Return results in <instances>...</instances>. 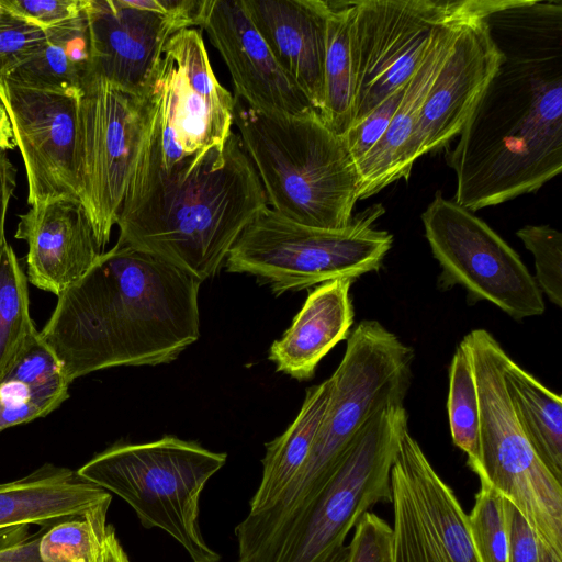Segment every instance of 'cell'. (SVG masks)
I'll list each match as a JSON object with an SVG mask.
<instances>
[{"mask_svg":"<svg viewBox=\"0 0 562 562\" xmlns=\"http://www.w3.org/2000/svg\"><path fill=\"white\" fill-rule=\"evenodd\" d=\"M486 19L503 59L446 154L452 200L472 212L562 170V1L510 0Z\"/></svg>","mask_w":562,"mask_h":562,"instance_id":"1","label":"cell"},{"mask_svg":"<svg viewBox=\"0 0 562 562\" xmlns=\"http://www.w3.org/2000/svg\"><path fill=\"white\" fill-rule=\"evenodd\" d=\"M201 283L115 244L57 296L40 334L70 383L108 368L169 363L200 337Z\"/></svg>","mask_w":562,"mask_h":562,"instance_id":"2","label":"cell"},{"mask_svg":"<svg viewBox=\"0 0 562 562\" xmlns=\"http://www.w3.org/2000/svg\"><path fill=\"white\" fill-rule=\"evenodd\" d=\"M266 206L238 134L171 175L133 169L116 222V244L150 254L203 282Z\"/></svg>","mask_w":562,"mask_h":562,"instance_id":"3","label":"cell"},{"mask_svg":"<svg viewBox=\"0 0 562 562\" xmlns=\"http://www.w3.org/2000/svg\"><path fill=\"white\" fill-rule=\"evenodd\" d=\"M413 359V349L378 321L358 324L330 376L329 405L305 463L271 507L248 514L240 524L254 548H277L370 416L384 405L404 402Z\"/></svg>","mask_w":562,"mask_h":562,"instance_id":"4","label":"cell"},{"mask_svg":"<svg viewBox=\"0 0 562 562\" xmlns=\"http://www.w3.org/2000/svg\"><path fill=\"white\" fill-rule=\"evenodd\" d=\"M233 124L270 209L312 227L349 224L358 201L357 167L344 136L328 128L315 109L268 115L234 97Z\"/></svg>","mask_w":562,"mask_h":562,"instance_id":"5","label":"cell"},{"mask_svg":"<svg viewBox=\"0 0 562 562\" xmlns=\"http://www.w3.org/2000/svg\"><path fill=\"white\" fill-rule=\"evenodd\" d=\"M226 453L172 436L142 443H117L94 456L78 475L124 499L145 528L175 538L193 562H218L200 531L199 508L206 482Z\"/></svg>","mask_w":562,"mask_h":562,"instance_id":"6","label":"cell"},{"mask_svg":"<svg viewBox=\"0 0 562 562\" xmlns=\"http://www.w3.org/2000/svg\"><path fill=\"white\" fill-rule=\"evenodd\" d=\"M384 213L382 204H373L346 227L326 229L299 224L266 206L234 243L226 271L251 274L276 295L335 279L355 281L379 270L393 245L392 234L373 226Z\"/></svg>","mask_w":562,"mask_h":562,"instance_id":"7","label":"cell"},{"mask_svg":"<svg viewBox=\"0 0 562 562\" xmlns=\"http://www.w3.org/2000/svg\"><path fill=\"white\" fill-rule=\"evenodd\" d=\"M468 344L480 402L479 461L472 470L525 518L537 538L562 555V482L527 439L503 374L505 350L485 329H473Z\"/></svg>","mask_w":562,"mask_h":562,"instance_id":"8","label":"cell"},{"mask_svg":"<svg viewBox=\"0 0 562 562\" xmlns=\"http://www.w3.org/2000/svg\"><path fill=\"white\" fill-rule=\"evenodd\" d=\"M404 402L374 412L297 516L273 562H324L374 505L391 503V469L408 428Z\"/></svg>","mask_w":562,"mask_h":562,"instance_id":"9","label":"cell"},{"mask_svg":"<svg viewBox=\"0 0 562 562\" xmlns=\"http://www.w3.org/2000/svg\"><path fill=\"white\" fill-rule=\"evenodd\" d=\"M509 1L352 0L350 49L356 83L352 124L407 83L436 29L487 15Z\"/></svg>","mask_w":562,"mask_h":562,"instance_id":"10","label":"cell"},{"mask_svg":"<svg viewBox=\"0 0 562 562\" xmlns=\"http://www.w3.org/2000/svg\"><path fill=\"white\" fill-rule=\"evenodd\" d=\"M149 110L134 95L90 75L82 86L76 151L78 199L102 251L116 225Z\"/></svg>","mask_w":562,"mask_h":562,"instance_id":"11","label":"cell"},{"mask_svg":"<svg viewBox=\"0 0 562 562\" xmlns=\"http://www.w3.org/2000/svg\"><path fill=\"white\" fill-rule=\"evenodd\" d=\"M422 221L441 286L459 285L516 321L543 314L542 293L519 255L474 212L437 191Z\"/></svg>","mask_w":562,"mask_h":562,"instance_id":"12","label":"cell"},{"mask_svg":"<svg viewBox=\"0 0 562 562\" xmlns=\"http://www.w3.org/2000/svg\"><path fill=\"white\" fill-rule=\"evenodd\" d=\"M391 562H480L468 514L408 428L391 469Z\"/></svg>","mask_w":562,"mask_h":562,"instance_id":"13","label":"cell"},{"mask_svg":"<svg viewBox=\"0 0 562 562\" xmlns=\"http://www.w3.org/2000/svg\"><path fill=\"white\" fill-rule=\"evenodd\" d=\"M150 94L184 158L222 147L233 132L234 95L218 82L200 29L169 38Z\"/></svg>","mask_w":562,"mask_h":562,"instance_id":"14","label":"cell"},{"mask_svg":"<svg viewBox=\"0 0 562 562\" xmlns=\"http://www.w3.org/2000/svg\"><path fill=\"white\" fill-rule=\"evenodd\" d=\"M81 91L35 88L0 79L27 179V204L78 200L77 136Z\"/></svg>","mask_w":562,"mask_h":562,"instance_id":"15","label":"cell"},{"mask_svg":"<svg viewBox=\"0 0 562 562\" xmlns=\"http://www.w3.org/2000/svg\"><path fill=\"white\" fill-rule=\"evenodd\" d=\"M491 14V13H490ZM487 15L463 24L425 99L407 151V164L445 148L463 128L503 54Z\"/></svg>","mask_w":562,"mask_h":562,"instance_id":"16","label":"cell"},{"mask_svg":"<svg viewBox=\"0 0 562 562\" xmlns=\"http://www.w3.org/2000/svg\"><path fill=\"white\" fill-rule=\"evenodd\" d=\"M91 74L137 97L149 94L166 43L191 26L128 0H86Z\"/></svg>","mask_w":562,"mask_h":562,"instance_id":"17","label":"cell"},{"mask_svg":"<svg viewBox=\"0 0 562 562\" xmlns=\"http://www.w3.org/2000/svg\"><path fill=\"white\" fill-rule=\"evenodd\" d=\"M201 29L228 69L234 97L249 108L268 115H295L313 108L277 63L241 0H205Z\"/></svg>","mask_w":562,"mask_h":562,"instance_id":"18","label":"cell"},{"mask_svg":"<svg viewBox=\"0 0 562 562\" xmlns=\"http://www.w3.org/2000/svg\"><path fill=\"white\" fill-rule=\"evenodd\" d=\"M14 237L24 240L27 280L58 296L79 280L102 252L78 200L55 199L19 215Z\"/></svg>","mask_w":562,"mask_h":562,"instance_id":"19","label":"cell"},{"mask_svg":"<svg viewBox=\"0 0 562 562\" xmlns=\"http://www.w3.org/2000/svg\"><path fill=\"white\" fill-rule=\"evenodd\" d=\"M282 70L318 112L323 103L326 0H241Z\"/></svg>","mask_w":562,"mask_h":562,"instance_id":"20","label":"cell"},{"mask_svg":"<svg viewBox=\"0 0 562 562\" xmlns=\"http://www.w3.org/2000/svg\"><path fill=\"white\" fill-rule=\"evenodd\" d=\"M475 18L445 24L432 33L419 66L404 87L402 100L386 132L356 165L358 200L368 199L391 183L409 178L412 168L407 164V151L425 99L460 29Z\"/></svg>","mask_w":562,"mask_h":562,"instance_id":"21","label":"cell"},{"mask_svg":"<svg viewBox=\"0 0 562 562\" xmlns=\"http://www.w3.org/2000/svg\"><path fill=\"white\" fill-rule=\"evenodd\" d=\"M353 280L335 279L307 295L283 336L273 341L269 360L299 381L311 379L319 361L349 333L353 323Z\"/></svg>","mask_w":562,"mask_h":562,"instance_id":"22","label":"cell"},{"mask_svg":"<svg viewBox=\"0 0 562 562\" xmlns=\"http://www.w3.org/2000/svg\"><path fill=\"white\" fill-rule=\"evenodd\" d=\"M112 495L77 472L45 463L30 474L0 483V529L50 526L110 506Z\"/></svg>","mask_w":562,"mask_h":562,"instance_id":"23","label":"cell"},{"mask_svg":"<svg viewBox=\"0 0 562 562\" xmlns=\"http://www.w3.org/2000/svg\"><path fill=\"white\" fill-rule=\"evenodd\" d=\"M69 385L38 333L0 376V432L52 413L68 398Z\"/></svg>","mask_w":562,"mask_h":562,"instance_id":"24","label":"cell"},{"mask_svg":"<svg viewBox=\"0 0 562 562\" xmlns=\"http://www.w3.org/2000/svg\"><path fill=\"white\" fill-rule=\"evenodd\" d=\"M331 392V378L308 387L295 419L281 436L266 443L262 476L249 503V514L271 507L300 472L325 417Z\"/></svg>","mask_w":562,"mask_h":562,"instance_id":"25","label":"cell"},{"mask_svg":"<svg viewBox=\"0 0 562 562\" xmlns=\"http://www.w3.org/2000/svg\"><path fill=\"white\" fill-rule=\"evenodd\" d=\"M44 33L38 49L7 78L35 88L81 91L91 75L90 33L85 10Z\"/></svg>","mask_w":562,"mask_h":562,"instance_id":"26","label":"cell"},{"mask_svg":"<svg viewBox=\"0 0 562 562\" xmlns=\"http://www.w3.org/2000/svg\"><path fill=\"white\" fill-rule=\"evenodd\" d=\"M506 391L530 445L562 482V400L508 355L503 364Z\"/></svg>","mask_w":562,"mask_h":562,"instance_id":"27","label":"cell"},{"mask_svg":"<svg viewBox=\"0 0 562 562\" xmlns=\"http://www.w3.org/2000/svg\"><path fill=\"white\" fill-rule=\"evenodd\" d=\"M327 2L321 119L344 136L355 119L356 83L350 49L352 0Z\"/></svg>","mask_w":562,"mask_h":562,"instance_id":"28","label":"cell"},{"mask_svg":"<svg viewBox=\"0 0 562 562\" xmlns=\"http://www.w3.org/2000/svg\"><path fill=\"white\" fill-rule=\"evenodd\" d=\"M38 333L30 315L27 277L5 240L0 247V376Z\"/></svg>","mask_w":562,"mask_h":562,"instance_id":"29","label":"cell"},{"mask_svg":"<svg viewBox=\"0 0 562 562\" xmlns=\"http://www.w3.org/2000/svg\"><path fill=\"white\" fill-rule=\"evenodd\" d=\"M447 411L452 442L467 454L473 470L479 461L480 402L472 355L463 339L449 367Z\"/></svg>","mask_w":562,"mask_h":562,"instance_id":"30","label":"cell"},{"mask_svg":"<svg viewBox=\"0 0 562 562\" xmlns=\"http://www.w3.org/2000/svg\"><path fill=\"white\" fill-rule=\"evenodd\" d=\"M109 506L45 526L38 543L43 562H93L106 529Z\"/></svg>","mask_w":562,"mask_h":562,"instance_id":"31","label":"cell"},{"mask_svg":"<svg viewBox=\"0 0 562 562\" xmlns=\"http://www.w3.org/2000/svg\"><path fill=\"white\" fill-rule=\"evenodd\" d=\"M474 505L468 514L471 539L480 562L508 561L506 498L480 482Z\"/></svg>","mask_w":562,"mask_h":562,"instance_id":"32","label":"cell"},{"mask_svg":"<svg viewBox=\"0 0 562 562\" xmlns=\"http://www.w3.org/2000/svg\"><path fill=\"white\" fill-rule=\"evenodd\" d=\"M516 235L533 256L541 293L562 307V234L549 225H526Z\"/></svg>","mask_w":562,"mask_h":562,"instance_id":"33","label":"cell"},{"mask_svg":"<svg viewBox=\"0 0 562 562\" xmlns=\"http://www.w3.org/2000/svg\"><path fill=\"white\" fill-rule=\"evenodd\" d=\"M45 33L0 7V79L7 78L41 46Z\"/></svg>","mask_w":562,"mask_h":562,"instance_id":"34","label":"cell"},{"mask_svg":"<svg viewBox=\"0 0 562 562\" xmlns=\"http://www.w3.org/2000/svg\"><path fill=\"white\" fill-rule=\"evenodd\" d=\"M404 87L387 97L363 119L353 123L345 133L347 148L356 165L383 137L402 100Z\"/></svg>","mask_w":562,"mask_h":562,"instance_id":"35","label":"cell"},{"mask_svg":"<svg viewBox=\"0 0 562 562\" xmlns=\"http://www.w3.org/2000/svg\"><path fill=\"white\" fill-rule=\"evenodd\" d=\"M86 0H0L12 16L43 32L80 15Z\"/></svg>","mask_w":562,"mask_h":562,"instance_id":"36","label":"cell"},{"mask_svg":"<svg viewBox=\"0 0 562 562\" xmlns=\"http://www.w3.org/2000/svg\"><path fill=\"white\" fill-rule=\"evenodd\" d=\"M391 526L367 512L355 526L348 544V562H391Z\"/></svg>","mask_w":562,"mask_h":562,"instance_id":"37","label":"cell"},{"mask_svg":"<svg viewBox=\"0 0 562 562\" xmlns=\"http://www.w3.org/2000/svg\"><path fill=\"white\" fill-rule=\"evenodd\" d=\"M507 562H540L539 539L517 508L506 499Z\"/></svg>","mask_w":562,"mask_h":562,"instance_id":"38","label":"cell"},{"mask_svg":"<svg viewBox=\"0 0 562 562\" xmlns=\"http://www.w3.org/2000/svg\"><path fill=\"white\" fill-rule=\"evenodd\" d=\"M16 168L8 150L0 148V247L7 240L4 224L11 198L16 188Z\"/></svg>","mask_w":562,"mask_h":562,"instance_id":"39","label":"cell"},{"mask_svg":"<svg viewBox=\"0 0 562 562\" xmlns=\"http://www.w3.org/2000/svg\"><path fill=\"white\" fill-rule=\"evenodd\" d=\"M93 562H130L112 525L106 526L105 533Z\"/></svg>","mask_w":562,"mask_h":562,"instance_id":"40","label":"cell"},{"mask_svg":"<svg viewBox=\"0 0 562 562\" xmlns=\"http://www.w3.org/2000/svg\"><path fill=\"white\" fill-rule=\"evenodd\" d=\"M15 146L11 121L0 99V148L8 150L13 149Z\"/></svg>","mask_w":562,"mask_h":562,"instance_id":"41","label":"cell"},{"mask_svg":"<svg viewBox=\"0 0 562 562\" xmlns=\"http://www.w3.org/2000/svg\"><path fill=\"white\" fill-rule=\"evenodd\" d=\"M540 562H562V555L539 540Z\"/></svg>","mask_w":562,"mask_h":562,"instance_id":"42","label":"cell"},{"mask_svg":"<svg viewBox=\"0 0 562 562\" xmlns=\"http://www.w3.org/2000/svg\"><path fill=\"white\" fill-rule=\"evenodd\" d=\"M324 562H348V546L335 550Z\"/></svg>","mask_w":562,"mask_h":562,"instance_id":"43","label":"cell"},{"mask_svg":"<svg viewBox=\"0 0 562 562\" xmlns=\"http://www.w3.org/2000/svg\"><path fill=\"white\" fill-rule=\"evenodd\" d=\"M202 562H207V561H202Z\"/></svg>","mask_w":562,"mask_h":562,"instance_id":"44","label":"cell"}]
</instances>
